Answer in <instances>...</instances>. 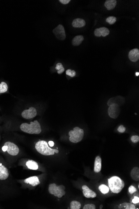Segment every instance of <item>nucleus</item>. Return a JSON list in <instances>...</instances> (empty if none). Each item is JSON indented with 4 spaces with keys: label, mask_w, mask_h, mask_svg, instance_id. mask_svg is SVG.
<instances>
[{
    "label": "nucleus",
    "mask_w": 139,
    "mask_h": 209,
    "mask_svg": "<svg viewBox=\"0 0 139 209\" xmlns=\"http://www.w3.org/2000/svg\"><path fill=\"white\" fill-rule=\"evenodd\" d=\"M35 148L37 152L43 155H52L55 153L56 154L59 153L58 149L51 148L49 147L47 142L43 140L37 142L35 145Z\"/></svg>",
    "instance_id": "1"
},
{
    "label": "nucleus",
    "mask_w": 139,
    "mask_h": 209,
    "mask_svg": "<svg viewBox=\"0 0 139 209\" xmlns=\"http://www.w3.org/2000/svg\"><path fill=\"white\" fill-rule=\"evenodd\" d=\"M20 129L22 131L30 134H39L41 132V126L37 120L31 121L30 124H22Z\"/></svg>",
    "instance_id": "2"
},
{
    "label": "nucleus",
    "mask_w": 139,
    "mask_h": 209,
    "mask_svg": "<svg viewBox=\"0 0 139 209\" xmlns=\"http://www.w3.org/2000/svg\"><path fill=\"white\" fill-rule=\"evenodd\" d=\"M108 182L111 192L116 194L120 193L125 186L124 181L118 176H112L108 179Z\"/></svg>",
    "instance_id": "3"
},
{
    "label": "nucleus",
    "mask_w": 139,
    "mask_h": 209,
    "mask_svg": "<svg viewBox=\"0 0 139 209\" xmlns=\"http://www.w3.org/2000/svg\"><path fill=\"white\" fill-rule=\"evenodd\" d=\"M69 140L70 142L77 143L82 140L84 136V131L78 127L74 128L73 130L69 132Z\"/></svg>",
    "instance_id": "4"
},
{
    "label": "nucleus",
    "mask_w": 139,
    "mask_h": 209,
    "mask_svg": "<svg viewBox=\"0 0 139 209\" xmlns=\"http://www.w3.org/2000/svg\"><path fill=\"white\" fill-rule=\"evenodd\" d=\"M65 187L63 185L57 186L55 183H53L49 185V193L58 198L62 197L65 195Z\"/></svg>",
    "instance_id": "5"
},
{
    "label": "nucleus",
    "mask_w": 139,
    "mask_h": 209,
    "mask_svg": "<svg viewBox=\"0 0 139 209\" xmlns=\"http://www.w3.org/2000/svg\"><path fill=\"white\" fill-rule=\"evenodd\" d=\"M4 145L6 146L7 149L6 152L8 155L11 156H16L19 154L20 150L18 146L12 142L8 141L4 143Z\"/></svg>",
    "instance_id": "6"
},
{
    "label": "nucleus",
    "mask_w": 139,
    "mask_h": 209,
    "mask_svg": "<svg viewBox=\"0 0 139 209\" xmlns=\"http://www.w3.org/2000/svg\"><path fill=\"white\" fill-rule=\"evenodd\" d=\"M108 114L112 118H117L120 114V108L118 104L116 103L111 104L108 109Z\"/></svg>",
    "instance_id": "7"
},
{
    "label": "nucleus",
    "mask_w": 139,
    "mask_h": 209,
    "mask_svg": "<svg viewBox=\"0 0 139 209\" xmlns=\"http://www.w3.org/2000/svg\"><path fill=\"white\" fill-rule=\"evenodd\" d=\"M53 33L55 37L59 40L63 41L66 38L65 31L61 24H59L53 30Z\"/></svg>",
    "instance_id": "8"
},
{
    "label": "nucleus",
    "mask_w": 139,
    "mask_h": 209,
    "mask_svg": "<svg viewBox=\"0 0 139 209\" xmlns=\"http://www.w3.org/2000/svg\"><path fill=\"white\" fill-rule=\"evenodd\" d=\"M37 114V110L36 109L33 107H31L28 109L24 110L21 113V116L24 118L30 119L36 117Z\"/></svg>",
    "instance_id": "9"
},
{
    "label": "nucleus",
    "mask_w": 139,
    "mask_h": 209,
    "mask_svg": "<svg viewBox=\"0 0 139 209\" xmlns=\"http://www.w3.org/2000/svg\"><path fill=\"white\" fill-rule=\"evenodd\" d=\"M82 189L83 190L82 193L84 196L87 198H90L95 197L97 196L96 193L90 189L87 185L82 186Z\"/></svg>",
    "instance_id": "10"
},
{
    "label": "nucleus",
    "mask_w": 139,
    "mask_h": 209,
    "mask_svg": "<svg viewBox=\"0 0 139 209\" xmlns=\"http://www.w3.org/2000/svg\"><path fill=\"white\" fill-rule=\"evenodd\" d=\"M109 33H110V31L108 29L105 27L96 29L94 31V35L97 37H101V36L105 37L109 35Z\"/></svg>",
    "instance_id": "11"
},
{
    "label": "nucleus",
    "mask_w": 139,
    "mask_h": 209,
    "mask_svg": "<svg viewBox=\"0 0 139 209\" xmlns=\"http://www.w3.org/2000/svg\"><path fill=\"white\" fill-rule=\"evenodd\" d=\"M129 58L132 62H136L139 59V50L138 49L131 50L129 53Z\"/></svg>",
    "instance_id": "12"
},
{
    "label": "nucleus",
    "mask_w": 139,
    "mask_h": 209,
    "mask_svg": "<svg viewBox=\"0 0 139 209\" xmlns=\"http://www.w3.org/2000/svg\"><path fill=\"white\" fill-rule=\"evenodd\" d=\"M24 182L26 183L29 184L33 187L36 186L40 184V181L39 180L38 177L36 176L28 177L25 179Z\"/></svg>",
    "instance_id": "13"
},
{
    "label": "nucleus",
    "mask_w": 139,
    "mask_h": 209,
    "mask_svg": "<svg viewBox=\"0 0 139 209\" xmlns=\"http://www.w3.org/2000/svg\"><path fill=\"white\" fill-rule=\"evenodd\" d=\"M102 168V159L100 156H98L95 158L94 164V172L98 173L101 171Z\"/></svg>",
    "instance_id": "14"
},
{
    "label": "nucleus",
    "mask_w": 139,
    "mask_h": 209,
    "mask_svg": "<svg viewBox=\"0 0 139 209\" xmlns=\"http://www.w3.org/2000/svg\"><path fill=\"white\" fill-rule=\"evenodd\" d=\"M86 25V21L82 18H78L74 19L72 22V26L75 28H82Z\"/></svg>",
    "instance_id": "15"
},
{
    "label": "nucleus",
    "mask_w": 139,
    "mask_h": 209,
    "mask_svg": "<svg viewBox=\"0 0 139 209\" xmlns=\"http://www.w3.org/2000/svg\"><path fill=\"white\" fill-rule=\"evenodd\" d=\"M130 176L134 180L139 181V168L138 167H135L133 168L130 172Z\"/></svg>",
    "instance_id": "16"
},
{
    "label": "nucleus",
    "mask_w": 139,
    "mask_h": 209,
    "mask_svg": "<svg viewBox=\"0 0 139 209\" xmlns=\"http://www.w3.org/2000/svg\"><path fill=\"white\" fill-rule=\"evenodd\" d=\"M117 5V1L115 0H107L105 3V6L108 10L114 9Z\"/></svg>",
    "instance_id": "17"
},
{
    "label": "nucleus",
    "mask_w": 139,
    "mask_h": 209,
    "mask_svg": "<svg viewBox=\"0 0 139 209\" xmlns=\"http://www.w3.org/2000/svg\"><path fill=\"white\" fill-rule=\"evenodd\" d=\"M26 165L28 169L32 170H37L38 169V165L36 162L32 160H28L26 163Z\"/></svg>",
    "instance_id": "18"
},
{
    "label": "nucleus",
    "mask_w": 139,
    "mask_h": 209,
    "mask_svg": "<svg viewBox=\"0 0 139 209\" xmlns=\"http://www.w3.org/2000/svg\"><path fill=\"white\" fill-rule=\"evenodd\" d=\"M84 40V37L82 35L76 36L72 40V44L74 46H78L82 43Z\"/></svg>",
    "instance_id": "19"
},
{
    "label": "nucleus",
    "mask_w": 139,
    "mask_h": 209,
    "mask_svg": "<svg viewBox=\"0 0 139 209\" xmlns=\"http://www.w3.org/2000/svg\"><path fill=\"white\" fill-rule=\"evenodd\" d=\"M119 209H136L135 205L131 203L124 202L120 204L118 206Z\"/></svg>",
    "instance_id": "20"
},
{
    "label": "nucleus",
    "mask_w": 139,
    "mask_h": 209,
    "mask_svg": "<svg viewBox=\"0 0 139 209\" xmlns=\"http://www.w3.org/2000/svg\"><path fill=\"white\" fill-rule=\"evenodd\" d=\"M81 205L80 202L77 201H73L70 203V208L71 209H80Z\"/></svg>",
    "instance_id": "21"
},
{
    "label": "nucleus",
    "mask_w": 139,
    "mask_h": 209,
    "mask_svg": "<svg viewBox=\"0 0 139 209\" xmlns=\"http://www.w3.org/2000/svg\"><path fill=\"white\" fill-rule=\"evenodd\" d=\"M8 90V86L6 83L2 81L0 83V94L6 92Z\"/></svg>",
    "instance_id": "22"
},
{
    "label": "nucleus",
    "mask_w": 139,
    "mask_h": 209,
    "mask_svg": "<svg viewBox=\"0 0 139 209\" xmlns=\"http://www.w3.org/2000/svg\"><path fill=\"white\" fill-rule=\"evenodd\" d=\"M99 189L103 194H106L109 193L110 189L106 185H101L99 187Z\"/></svg>",
    "instance_id": "23"
},
{
    "label": "nucleus",
    "mask_w": 139,
    "mask_h": 209,
    "mask_svg": "<svg viewBox=\"0 0 139 209\" xmlns=\"http://www.w3.org/2000/svg\"><path fill=\"white\" fill-rule=\"evenodd\" d=\"M55 69L57 70L58 74H61L65 71V68L61 63H57L56 64Z\"/></svg>",
    "instance_id": "24"
},
{
    "label": "nucleus",
    "mask_w": 139,
    "mask_h": 209,
    "mask_svg": "<svg viewBox=\"0 0 139 209\" xmlns=\"http://www.w3.org/2000/svg\"><path fill=\"white\" fill-rule=\"evenodd\" d=\"M116 18L113 16L109 17L107 18L106 19L107 22V23H109V24L111 25L113 24L116 21Z\"/></svg>",
    "instance_id": "25"
},
{
    "label": "nucleus",
    "mask_w": 139,
    "mask_h": 209,
    "mask_svg": "<svg viewBox=\"0 0 139 209\" xmlns=\"http://www.w3.org/2000/svg\"><path fill=\"white\" fill-rule=\"evenodd\" d=\"M66 74L70 77H74L76 76V71L74 70H72L69 69H67V70L66 71Z\"/></svg>",
    "instance_id": "26"
},
{
    "label": "nucleus",
    "mask_w": 139,
    "mask_h": 209,
    "mask_svg": "<svg viewBox=\"0 0 139 209\" xmlns=\"http://www.w3.org/2000/svg\"><path fill=\"white\" fill-rule=\"evenodd\" d=\"M132 142L134 143H136L139 141V136L138 135H133L131 137Z\"/></svg>",
    "instance_id": "27"
},
{
    "label": "nucleus",
    "mask_w": 139,
    "mask_h": 209,
    "mask_svg": "<svg viewBox=\"0 0 139 209\" xmlns=\"http://www.w3.org/2000/svg\"><path fill=\"white\" fill-rule=\"evenodd\" d=\"M96 208L95 205L94 204H90L86 205L83 207V209H95Z\"/></svg>",
    "instance_id": "28"
},
{
    "label": "nucleus",
    "mask_w": 139,
    "mask_h": 209,
    "mask_svg": "<svg viewBox=\"0 0 139 209\" xmlns=\"http://www.w3.org/2000/svg\"><path fill=\"white\" fill-rule=\"evenodd\" d=\"M129 192L130 194H133L137 192V189L135 188V187L133 185H131L128 189Z\"/></svg>",
    "instance_id": "29"
},
{
    "label": "nucleus",
    "mask_w": 139,
    "mask_h": 209,
    "mask_svg": "<svg viewBox=\"0 0 139 209\" xmlns=\"http://www.w3.org/2000/svg\"><path fill=\"white\" fill-rule=\"evenodd\" d=\"M126 128H125V127H124L123 125H120V126L118 127V129H117V131H118L119 132L121 133H124V132L126 131Z\"/></svg>",
    "instance_id": "30"
},
{
    "label": "nucleus",
    "mask_w": 139,
    "mask_h": 209,
    "mask_svg": "<svg viewBox=\"0 0 139 209\" xmlns=\"http://www.w3.org/2000/svg\"><path fill=\"white\" fill-rule=\"evenodd\" d=\"M132 202L133 203V204H138L139 202V197L135 196L134 197V198L132 199Z\"/></svg>",
    "instance_id": "31"
},
{
    "label": "nucleus",
    "mask_w": 139,
    "mask_h": 209,
    "mask_svg": "<svg viewBox=\"0 0 139 209\" xmlns=\"http://www.w3.org/2000/svg\"><path fill=\"white\" fill-rule=\"evenodd\" d=\"M59 1L63 4H67L70 1V0H60Z\"/></svg>",
    "instance_id": "32"
},
{
    "label": "nucleus",
    "mask_w": 139,
    "mask_h": 209,
    "mask_svg": "<svg viewBox=\"0 0 139 209\" xmlns=\"http://www.w3.org/2000/svg\"><path fill=\"white\" fill-rule=\"evenodd\" d=\"M48 144H49V145L51 147H53L54 145V143L53 141H49V143H48Z\"/></svg>",
    "instance_id": "33"
},
{
    "label": "nucleus",
    "mask_w": 139,
    "mask_h": 209,
    "mask_svg": "<svg viewBox=\"0 0 139 209\" xmlns=\"http://www.w3.org/2000/svg\"><path fill=\"white\" fill-rule=\"evenodd\" d=\"M135 74H136V76H139V72H136V73H135Z\"/></svg>",
    "instance_id": "34"
},
{
    "label": "nucleus",
    "mask_w": 139,
    "mask_h": 209,
    "mask_svg": "<svg viewBox=\"0 0 139 209\" xmlns=\"http://www.w3.org/2000/svg\"><path fill=\"white\" fill-rule=\"evenodd\" d=\"M103 205H100V209H102L103 208Z\"/></svg>",
    "instance_id": "35"
}]
</instances>
